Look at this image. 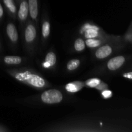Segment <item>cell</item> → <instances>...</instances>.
Masks as SVG:
<instances>
[{
    "label": "cell",
    "instance_id": "obj_18",
    "mask_svg": "<svg viewBox=\"0 0 132 132\" xmlns=\"http://www.w3.org/2000/svg\"><path fill=\"white\" fill-rule=\"evenodd\" d=\"M101 80L98 78H92L86 81L85 85L89 88H95L101 82Z\"/></svg>",
    "mask_w": 132,
    "mask_h": 132
},
{
    "label": "cell",
    "instance_id": "obj_10",
    "mask_svg": "<svg viewBox=\"0 0 132 132\" xmlns=\"http://www.w3.org/2000/svg\"><path fill=\"white\" fill-rule=\"evenodd\" d=\"M57 57L55 53L52 51H50L46 54L45 59V62L43 63V66L45 68H49L52 67L56 64Z\"/></svg>",
    "mask_w": 132,
    "mask_h": 132
},
{
    "label": "cell",
    "instance_id": "obj_19",
    "mask_svg": "<svg viewBox=\"0 0 132 132\" xmlns=\"http://www.w3.org/2000/svg\"><path fill=\"white\" fill-rule=\"evenodd\" d=\"M112 95H113V92H112L110 90H108V89L106 88L102 90L101 96L103 97L104 99H110V98L112 97Z\"/></svg>",
    "mask_w": 132,
    "mask_h": 132
},
{
    "label": "cell",
    "instance_id": "obj_16",
    "mask_svg": "<svg viewBox=\"0 0 132 132\" xmlns=\"http://www.w3.org/2000/svg\"><path fill=\"white\" fill-rule=\"evenodd\" d=\"M81 64V61L78 59H73L70 60L67 64V69L68 71H73L77 69Z\"/></svg>",
    "mask_w": 132,
    "mask_h": 132
},
{
    "label": "cell",
    "instance_id": "obj_3",
    "mask_svg": "<svg viewBox=\"0 0 132 132\" xmlns=\"http://www.w3.org/2000/svg\"><path fill=\"white\" fill-rule=\"evenodd\" d=\"M37 37V28L32 21H28L24 31V39L26 45L30 46L34 43Z\"/></svg>",
    "mask_w": 132,
    "mask_h": 132
},
{
    "label": "cell",
    "instance_id": "obj_7",
    "mask_svg": "<svg viewBox=\"0 0 132 132\" xmlns=\"http://www.w3.org/2000/svg\"><path fill=\"white\" fill-rule=\"evenodd\" d=\"M113 51V48L110 45L101 46L95 52V57L97 59H104L109 57Z\"/></svg>",
    "mask_w": 132,
    "mask_h": 132
},
{
    "label": "cell",
    "instance_id": "obj_11",
    "mask_svg": "<svg viewBox=\"0 0 132 132\" xmlns=\"http://www.w3.org/2000/svg\"><path fill=\"white\" fill-rule=\"evenodd\" d=\"M85 85V83L81 81H73L65 85V90L68 92L76 93L80 91Z\"/></svg>",
    "mask_w": 132,
    "mask_h": 132
},
{
    "label": "cell",
    "instance_id": "obj_5",
    "mask_svg": "<svg viewBox=\"0 0 132 132\" xmlns=\"http://www.w3.org/2000/svg\"><path fill=\"white\" fill-rule=\"evenodd\" d=\"M126 62V57L123 55H117L111 58L107 62L106 67L109 70L116 71L121 68Z\"/></svg>",
    "mask_w": 132,
    "mask_h": 132
},
{
    "label": "cell",
    "instance_id": "obj_9",
    "mask_svg": "<svg viewBox=\"0 0 132 132\" xmlns=\"http://www.w3.org/2000/svg\"><path fill=\"white\" fill-rule=\"evenodd\" d=\"M6 34H7L9 39L13 43H15L18 42L19 36H18V30L14 24L12 23H8L7 26H6Z\"/></svg>",
    "mask_w": 132,
    "mask_h": 132
},
{
    "label": "cell",
    "instance_id": "obj_6",
    "mask_svg": "<svg viewBox=\"0 0 132 132\" xmlns=\"http://www.w3.org/2000/svg\"><path fill=\"white\" fill-rule=\"evenodd\" d=\"M29 15V8L27 0H22L19 5L18 10L17 11L18 18L21 23H24L28 19Z\"/></svg>",
    "mask_w": 132,
    "mask_h": 132
},
{
    "label": "cell",
    "instance_id": "obj_1",
    "mask_svg": "<svg viewBox=\"0 0 132 132\" xmlns=\"http://www.w3.org/2000/svg\"><path fill=\"white\" fill-rule=\"evenodd\" d=\"M9 73L19 82L37 90H41L50 86V83L47 80L34 70L20 68L12 70Z\"/></svg>",
    "mask_w": 132,
    "mask_h": 132
},
{
    "label": "cell",
    "instance_id": "obj_8",
    "mask_svg": "<svg viewBox=\"0 0 132 132\" xmlns=\"http://www.w3.org/2000/svg\"><path fill=\"white\" fill-rule=\"evenodd\" d=\"M29 14L32 21L37 22L39 15L38 1L37 0H28Z\"/></svg>",
    "mask_w": 132,
    "mask_h": 132
},
{
    "label": "cell",
    "instance_id": "obj_15",
    "mask_svg": "<svg viewBox=\"0 0 132 132\" xmlns=\"http://www.w3.org/2000/svg\"><path fill=\"white\" fill-rule=\"evenodd\" d=\"M102 43H103V41L97 38L86 39V40L85 41V44L86 46L91 48H94L100 46Z\"/></svg>",
    "mask_w": 132,
    "mask_h": 132
},
{
    "label": "cell",
    "instance_id": "obj_4",
    "mask_svg": "<svg viewBox=\"0 0 132 132\" xmlns=\"http://www.w3.org/2000/svg\"><path fill=\"white\" fill-rule=\"evenodd\" d=\"M100 28L94 24L86 23L81 28V32L84 34L86 39L97 38L100 36Z\"/></svg>",
    "mask_w": 132,
    "mask_h": 132
},
{
    "label": "cell",
    "instance_id": "obj_21",
    "mask_svg": "<svg viewBox=\"0 0 132 132\" xmlns=\"http://www.w3.org/2000/svg\"><path fill=\"white\" fill-rule=\"evenodd\" d=\"M107 88H108V85H106V83L103 82V81H101V83L99 84L97 86L95 87V88L97 89L98 90H101V91H102V90H104V89H106Z\"/></svg>",
    "mask_w": 132,
    "mask_h": 132
},
{
    "label": "cell",
    "instance_id": "obj_13",
    "mask_svg": "<svg viewBox=\"0 0 132 132\" xmlns=\"http://www.w3.org/2000/svg\"><path fill=\"white\" fill-rule=\"evenodd\" d=\"M42 37L44 40L47 39L48 37L50 36V23L46 19H45L43 22L42 29H41Z\"/></svg>",
    "mask_w": 132,
    "mask_h": 132
},
{
    "label": "cell",
    "instance_id": "obj_14",
    "mask_svg": "<svg viewBox=\"0 0 132 132\" xmlns=\"http://www.w3.org/2000/svg\"><path fill=\"white\" fill-rule=\"evenodd\" d=\"M3 1L9 12L15 17L17 14V8L14 0H3Z\"/></svg>",
    "mask_w": 132,
    "mask_h": 132
},
{
    "label": "cell",
    "instance_id": "obj_12",
    "mask_svg": "<svg viewBox=\"0 0 132 132\" xmlns=\"http://www.w3.org/2000/svg\"><path fill=\"white\" fill-rule=\"evenodd\" d=\"M4 62L9 65H18L21 64L23 61V59L21 57L17 55H7L3 59Z\"/></svg>",
    "mask_w": 132,
    "mask_h": 132
},
{
    "label": "cell",
    "instance_id": "obj_23",
    "mask_svg": "<svg viewBox=\"0 0 132 132\" xmlns=\"http://www.w3.org/2000/svg\"><path fill=\"white\" fill-rule=\"evenodd\" d=\"M3 15V9L1 4L0 3V19L2 18Z\"/></svg>",
    "mask_w": 132,
    "mask_h": 132
},
{
    "label": "cell",
    "instance_id": "obj_24",
    "mask_svg": "<svg viewBox=\"0 0 132 132\" xmlns=\"http://www.w3.org/2000/svg\"><path fill=\"white\" fill-rule=\"evenodd\" d=\"M131 28H132V24H131Z\"/></svg>",
    "mask_w": 132,
    "mask_h": 132
},
{
    "label": "cell",
    "instance_id": "obj_20",
    "mask_svg": "<svg viewBox=\"0 0 132 132\" xmlns=\"http://www.w3.org/2000/svg\"><path fill=\"white\" fill-rule=\"evenodd\" d=\"M125 40L128 42L132 43V28L131 27L125 35Z\"/></svg>",
    "mask_w": 132,
    "mask_h": 132
},
{
    "label": "cell",
    "instance_id": "obj_2",
    "mask_svg": "<svg viewBox=\"0 0 132 132\" xmlns=\"http://www.w3.org/2000/svg\"><path fill=\"white\" fill-rule=\"evenodd\" d=\"M63 99V95L57 89L45 90L41 94V100L45 104H55L60 103Z\"/></svg>",
    "mask_w": 132,
    "mask_h": 132
},
{
    "label": "cell",
    "instance_id": "obj_22",
    "mask_svg": "<svg viewBox=\"0 0 132 132\" xmlns=\"http://www.w3.org/2000/svg\"><path fill=\"white\" fill-rule=\"evenodd\" d=\"M122 76L125 78L128 79L132 80V72H125V73H122Z\"/></svg>",
    "mask_w": 132,
    "mask_h": 132
},
{
    "label": "cell",
    "instance_id": "obj_17",
    "mask_svg": "<svg viewBox=\"0 0 132 132\" xmlns=\"http://www.w3.org/2000/svg\"><path fill=\"white\" fill-rule=\"evenodd\" d=\"M74 49L77 52H82L86 48V44L85 41L82 38H77L76 39L74 42Z\"/></svg>",
    "mask_w": 132,
    "mask_h": 132
}]
</instances>
